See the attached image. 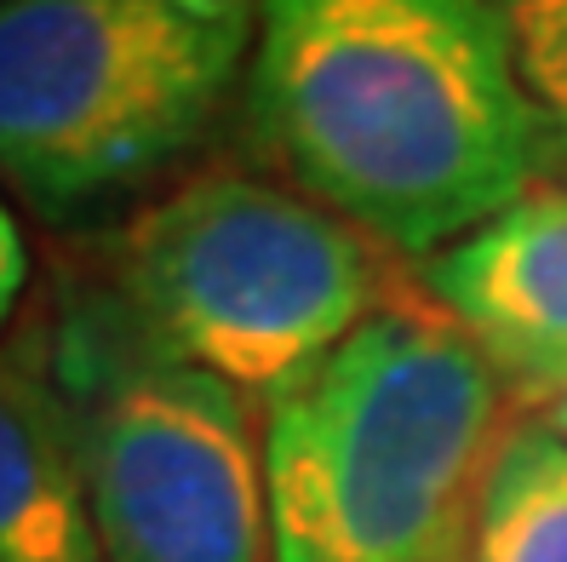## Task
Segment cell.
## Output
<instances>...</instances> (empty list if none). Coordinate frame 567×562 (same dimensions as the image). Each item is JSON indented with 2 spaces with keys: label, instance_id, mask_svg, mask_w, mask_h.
Listing matches in <instances>:
<instances>
[{
  "label": "cell",
  "instance_id": "9c48e42d",
  "mask_svg": "<svg viewBox=\"0 0 567 562\" xmlns=\"http://www.w3.org/2000/svg\"><path fill=\"white\" fill-rule=\"evenodd\" d=\"M522 98L545 132L550 173H567V0H487Z\"/></svg>",
  "mask_w": 567,
  "mask_h": 562
},
{
  "label": "cell",
  "instance_id": "3957f363",
  "mask_svg": "<svg viewBox=\"0 0 567 562\" xmlns=\"http://www.w3.org/2000/svg\"><path fill=\"white\" fill-rule=\"evenodd\" d=\"M264 0H0V195L86 224L202 155Z\"/></svg>",
  "mask_w": 567,
  "mask_h": 562
},
{
  "label": "cell",
  "instance_id": "ba28073f",
  "mask_svg": "<svg viewBox=\"0 0 567 562\" xmlns=\"http://www.w3.org/2000/svg\"><path fill=\"white\" fill-rule=\"evenodd\" d=\"M464 562H567V442L556 431L505 425L476 488Z\"/></svg>",
  "mask_w": 567,
  "mask_h": 562
},
{
  "label": "cell",
  "instance_id": "8992f818",
  "mask_svg": "<svg viewBox=\"0 0 567 562\" xmlns=\"http://www.w3.org/2000/svg\"><path fill=\"white\" fill-rule=\"evenodd\" d=\"M413 287L527 408L567 379V173L539 178L464 242L413 264Z\"/></svg>",
  "mask_w": 567,
  "mask_h": 562
},
{
  "label": "cell",
  "instance_id": "8fae6325",
  "mask_svg": "<svg viewBox=\"0 0 567 562\" xmlns=\"http://www.w3.org/2000/svg\"><path fill=\"white\" fill-rule=\"evenodd\" d=\"M522 419L545 425V431H556V437L567 442V379H561V385H550L545 396H533V402L522 408Z\"/></svg>",
  "mask_w": 567,
  "mask_h": 562
},
{
  "label": "cell",
  "instance_id": "5b68a950",
  "mask_svg": "<svg viewBox=\"0 0 567 562\" xmlns=\"http://www.w3.org/2000/svg\"><path fill=\"white\" fill-rule=\"evenodd\" d=\"M97 270L166 350L258 413L395 299L373 242L252 167L178 178L121 224Z\"/></svg>",
  "mask_w": 567,
  "mask_h": 562
},
{
  "label": "cell",
  "instance_id": "52a82bcc",
  "mask_svg": "<svg viewBox=\"0 0 567 562\" xmlns=\"http://www.w3.org/2000/svg\"><path fill=\"white\" fill-rule=\"evenodd\" d=\"M0 562H110L63 402L23 339L0 345Z\"/></svg>",
  "mask_w": 567,
  "mask_h": 562
},
{
  "label": "cell",
  "instance_id": "277c9868",
  "mask_svg": "<svg viewBox=\"0 0 567 562\" xmlns=\"http://www.w3.org/2000/svg\"><path fill=\"white\" fill-rule=\"evenodd\" d=\"M23 345L63 402L110 562H270L241 390L166 350L97 264L58 270Z\"/></svg>",
  "mask_w": 567,
  "mask_h": 562
},
{
  "label": "cell",
  "instance_id": "6da1fadb",
  "mask_svg": "<svg viewBox=\"0 0 567 562\" xmlns=\"http://www.w3.org/2000/svg\"><path fill=\"white\" fill-rule=\"evenodd\" d=\"M241 139L270 178L408 264L550 178L487 0H264Z\"/></svg>",
  "mask_w": 567,
  "mask_h": 562
},
{
  "label": "cell",
  "instance_id": "30bf717a",
  "mask_svg": "<svg viewBox=\"0 0 567 562\" xmlns=\"http://www.w3.org/2000/svg\"><path fill=\"white\" fill-rule=\"evenodd\" d=\"M29 287V247L18 236V218H12V202L0 195V327L12 321L18 299Z\"/></svg>",
  "mask_w": 567,
  "mask_h": 562
},
{
  "label": "cell",
  "instance_id": "7a4b0ae2",
  "mask_svg": "<svg viewBox=\"0 0 567 562\" xmlns=\"http://www.w3.org/2000/svg\"><path fill=\"white\" fill-rule=\"evenodd\" d=\"M505 385L419 293L258 413L270 562H464Z\"/></svg>",
  "mask_w": 567,
  "mask_h": 562
}]
</instances>
